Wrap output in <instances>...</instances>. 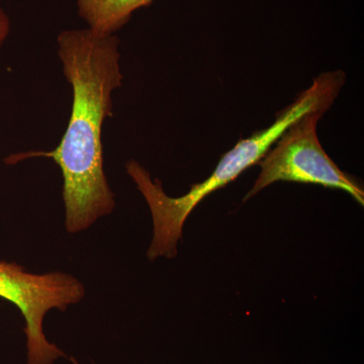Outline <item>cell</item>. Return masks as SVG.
I'll use <instances>...</instances> for the list:
<instances>
[{"label":"cell","mask_w":364,"mask_h":364,"mask_svg":"<svg viewBox=\"0 0 364 364\" xmlns=\"http://www.w3.org/2000/svg\"><path fill=\"white\" fill-rule=\"evenodd\" d=\"M325 112L318 109L299 117L273 144L258 162L259 176L243 198L244 203L274 182L291 181L340 189L363 207V184L342 171L318 141L317 126Z\"/></svg>","instance_id":"obj_3"},{"label":"cell","mask_w":364,"mask_h":364,"mask_svg":"<svg viewBox=\"0 0 364 364\" xmlns=\"http://www.w3.org/2000/svg\"><path fill=\"white\" fill-rule=\"evenodd\" d=\"M9 32H11V21L6 11L0 7V47L4 44Z\"/></svg>","instance_id":"obj_6"},{"label":"cell","mask_w":364,"mask_h":364,"mask_svg":"<svg viewBox=\"0 0 364 364\" xmlns=\"http://www.w3.org/2000/svg\"><path fill=\"white\" fill-rule=\"evenodd\" d=\"M86 294L82 282L69 273L36 274L16 262L0 261V299L14 304L25 318L26 364H54L65 353L46 337L49 311L65 312Z\"/></svg>","instance_id":"obj_4"},{"label":"cell","mask_w":364,"mask_h":364,"mask_svg":"<svg viewBox=\"0 0 364 364\" xmlns=\"http://www.w3.org/2000/svg\"><path fill=\"white\" fill-rule=\"evenodd\" d=\"M345 80L346 76L342 70L321 73L314 79L308 90L299 93L289 107L277 112L272 126L256 132L247 139H241L233 149L222 156L205 181L193 184L188 193L179 198L167 196L163 191L161 181L151 178L149 172L140 163L136 160L127 162V173L145 198L152 215L153 239L148 249V259L176 257L184 223L196 205L210 193L234 181L245 170L258 164L273 144L299 117L318 109L328 112L338 97Z\"/></svg>","instance_id":"obj_2"},{"label":"cell","mask_w":364,"mask_h":364,"mask_svg":"<svg viewBox=\"0 0 364 364\" xmlns=\"http://www.w3.org/2000/svg\"><path fill=\"white\" fill-rule=\"evenodd\" d=\"M154 0H77L78 14L90 30L116 35L131 20L136 9L149 6Z\"/></svg>","instance_id":"obj_5"},{"label":"cell","mask_w":364,"mask_h":364,"mask_svg":"<svg viewBox=\"0 0 364 364\" xmlns=\"http://www.w3.org/2000/svg\"><path fill=\"white\" fill-rule=\"evenodd\" d=\"M63 73L73 91L70 119L58 147L50 152H26L6 158L9 165L28 158H51L63 176L65 229L85 231L111 215L116 196L104 168L102 132L112 114V91L121 87L119 40L85 30H66L57 38Z\"/></svg>","instance_id":"obj_1"}]
</instances>
